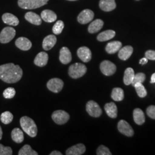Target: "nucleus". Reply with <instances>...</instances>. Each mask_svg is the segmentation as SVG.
I'll return each instance as SVG.
<instances>
[{"label":"nucleus","instance_id":"39","mask_svg":"<svg viewBox=\"0 0 155 155\" xmlns=\"http://www.w3.org/2000/svg\"><path fill=\"white\" fill-rule=\"evenodd\" d=\"M148 116L152 119H155V106H150L147 109Z\"/></svg>","mask_w":155,"mask_h":155},{"label":"nucleus","instance_id":"43","mask_svg":"<svg viewBox=\"0 0 155 155\" xmlns=\"http://www.w3.org/2000/svg\"><path fill=\"white\" fill-rule=\"evenodd\" d=\"M150 83H155V73L153 74L152 77H151V80H150Z\"/></svg>","mask_w":155,"mask_h":155},{"label":"nucleus","instance_id":"22","mask_svg":"<svg viewBox=\"0 0 155 155\" xmlns=\"http://www.w3.org/2000/svg\"><path fill=\"white\" fill-rule=\"evenodd\" d=\"M25 18L28 22L36 25H40L42 22L41 18L36 13L32 12H27L25 15Z\"/></svg>","mask_w":155,"mask_h":155},{"label":"nucleus","instance_id":"42","mask_svg":"<svg viewBox=\"0 0 155 155\" xmlns=\"http://www.w3.org/2000/svg\"><path fill=\"white\" fill-rule=\"evenodd\" d=\"M50 155H62V153H61V152H59V151L54 150V151H52V152L50 153Z\"/></svg>","mask_w":155,"mask_h":155},{"label":"nucleus","instance_id":"30","mask_svg":"<svg viewBox=\"0 0 155 155\" xmlns=\"http://www.w3.org/2000/svg\"><path fill=\"white\" fill-rule=\"evenodd\" d=\"M111 97L115 101H121L124 98V90L119 87L114 88L112 90Z\"/></svg>","mask_w":155,"mask_h":155},{"label":"nucleus","instance_id":"44","mask_svg":"<svg viewBox=\"0 0 155 155\" xmlns=\"http://www.w3.org/2000/svg\"><path fill=\"white\" fill-rule=\"evenodd\" d=\"M2 130L0 126V140L2 139Z\"/></svg>","mask_w":155,"mask_h":155},{"label":"nucleus","instance_id":"6","mask_svg":"<svg viewBox=\"0 0 155 155\" xmlns=\"http://www.w3.org/2000/svg\"><path fill=\"white\" fill-rule=\"evenodd\" d=\"M52 118L56 124L63 125L68 122L70 119V115L64 110H56L52 114Z\"/></svg>","mask_w":155,"mask_h":155},{"label":"nucleus","instance_id":"3","mask_svg":"<svg viewBox=\"0 0 155 155\" xmlns=\"http://www.w3.org/2000/svg\"><path fill=\"white\" fill-rule=\"evenodd\" d=\"M87 72V68L83 64L76 63L70 66L68 68V74L73 79H78L83 77Z\"/></svg>","mask_w":155,"mask_h":155},{"label":"nucleus","instance_id":"2","mask_svg":"<svg viewBox=\"0 0 155 155\" xmlns=\"http://www.w3.org/2000/svg\"><path fill=\"white\" fill-rule=\"evenodd\" d=\"M20 125L22 130L31 137L36 136L38 127L33 120L27 116H24L20 119Z\"/></svg>","mask_w":155,"mask_h":155},{"label":"nucleus","instance_id":"34","mask_svg":"<svg viewBox=\"0 0 155 155\" xmlns=\"http://www.w3.org/2000/svg\"><path fill=\"white\" fill-rule=\"evenodd\" d=\"M64 22L61 20H59L56 22L52 28V31L55 35H59L62 32L64 28Z\"/></svg>","mask_w":155,"mask_h":155},{"label":"nucleus","instance_id":"27","mask_svg":"<svg viewBox=\"0 0 155 155\" xmlns=\"http://www.w3.org/2000/svg\"><path fill=\"white\" fill-rule=\"evenodd\" d=\"M133 119L137 125H141L145 122V115L144 112L140 109L137 108L133 111Z\"/></svg>","mask_w":155,"mask_h":155},{"label":"nucleus","instance_id":"8","mask_svg":"<svg viewBox=\"0 0 155 155\" xmlns=\"http://www.w3.org/2000/svg\"><path fill=\"white\" fill-rule=\"evenodd\" d=\"M100 70L104 75L110 76L116 71V66L109 61H104L100 64Z\"/></svg>","mask_w":155,"mask_h":155},{"label":"nucleus","instance_id":"20","mask_svg":"<svg viewBox=\"0 0 155 155\" xmlns=\"http://www.w3.org/2000/svg\"><path fill=\"white\" fill-rule=\"evenodd\" d=\"M133 51L132 47L130 45L125 46L119 50L118 57L122 61H127L132 55Z\"/></svg>","mask_w":155,"mask_h":155},{"label":"nucleus","instance_id":"31","mask_svg":"<svg viewBox=\"0 0 155 155\" xmlns=\"http://www.w3.org/2000/svg\"><path fill=\"white\" fill-rule=\"evenodd\" d=\"M18 155H38V153L33 150L29 145H25L20 150Z\"/></svg>","mask_w":155,"mask_h":155},{"label":"nucleus","instance_id":"18","mask_svg":"<svg viewBox=\"0 0 155 155\" xmlns=\"http://www.w3.org/2000/svg\"><path fill=\"white\" fill-rule=\"evenodd\" d=\"M57 39L55 36L50 35L45 38L43 41V48L45 51H48L52 48L56 43Z\"/></svg>","mask_w":155,"mask_h":155},{"label":"nucleus","instance_id":"5","mask_svg":"<svg viewBox=\"0 0 155 155\" xmlns=\"http://www.w3.org/2000/svg\"><path fill=\"white\" fill-rule=\"evenodd\" d=\"M16 31L13 28L7 27L4 28L0 33V43L6 44L8 43L15 38Z\"/></svg>","mask_w":155,"mask_h":155},{"label":"nucleus","instance_id":"15","mask_svg":"<svg viewBox=\"0 0 155 155\" xmlns=\"http://www.w3.org/2000/svg\"><path fill=\"white\" fill-rule=\"evenodd\" d=\"M15 45L17 48L22 51H28L32 47L31 41L29 39L24 37H20L17 39Z\"/></svg>","mask_w":155,"mask_h":155},{"label":"nucleus","instance_id":"28","mask_svg":"<svg viewBox=\"0 0 155 155\" xmlns=\"http://www.w3.org/2000/svg\"><path fill=\"white\" fill-rule=\"evenodd\" d=\"M115 35V31L113 30H107L100 33L97 36V40L100 41H105L113 39Z\"/></svg>","mask_w":155,"mask_h":155},{"label":"nucleus","instance_id":"4","mask_svg":"<svg viewBox=\"0 0 155 155\" xmlns=\"http://www.w3.org/2000/svg\"><path fill=\"white\" fill-rule=\"evenodd\" d=\"M49 0H18V5L24 9H33L45 5Z\"/></svg>","mask_w":155,"mask_h":155},{"label":"nucleus","instance_id":"16","mask_svg":"<svg viewBox=\"0 0 155 155\" xmlns=\"http://www.w3.org/2000/svg\"><path fill=\"white\" fill-rule=\"evenodd\" d=\"M48 61V55L45 52H41L39 53L34 60L35 65L39 67L46 66Z\"/></svg>","mask_w":155,"mask_h":155},{"label":"nucleus","instance_id":"7","mask_svg":"<svg viewBox=\"0 0 155 155\" xmlns=\"http://www.w3.org/2000/svg\"><path fill=\"white\" fill-rule=\"evenodd\" d=\"M86 109L89 115L93 117H99L102 113L100 106L94 101H89L86 104Z\"/></svg>","mask_w":155,"mask_h":155},{"label":"nucleus","instance_id":"10","mask_svg":"<svg viewBox=\"0 0 155 155\" xmlns=\"http://www.w3.org/2000/svg\"><path fill=\"white\" fill-rule=\"evenodd\" d=\"M94 13L90 9H84L81 12L78 16V22L82 24H86L92 21L94 18Z\"/></svg>","mask_w":155,"mask_h":155},{"label":"nucleus","instance_id":"19","mask_svg":"<svg viewBox=\"0 0 155 155\" xmlns=\"http://www.w3.org/2000/svg\"><path fill=\"white\" fill-rule=\"evenodd\" d=\"M2 19L5 24L12 26H17L19 24L18 18L9 13H6L4 14L2 17Z\"/></svg>","mask_w":155,"mask_h":155},{"label":"nucleus","instance_id":"46","mask_svg":"<svg viewBox=\"0 0 155 155\" xmlns=\"http://www.w3.org/2000/svg\"><path fill=\"white\" fill-rule=\"evenodd\" d=\"M137 1H139V0H137Z\"/></svg>","mask_w":155,"mask_h":155},{"label":"nucleus","instance_id":"24","mask_svg":"<svg viewBox=\"0 0 155 155\" xmlns=\"http://www.w3.org/2000/svg\"><path fill=\"white\" fill-rule=\"evenodd\" d=\"M104 108L108 116L112 118H116L117 116V107L116 105L114 102L106 104Z\"/></svg>","mask_w":155,"mask_h":155},{"label":"nucleus","instance_id":"9","mask_svg":"<svg viewBox=\"0 0 155 155\" xmlns=\"http://www.w3.org/2000/svg\"><path fill=\"white\" fill-rule=\"evenodd\" d=\"M64 86L63 81L59 78H52L47 82V88L53 93H58L61 91Z\"/></svg>","mask_w":155,"mask_h":155},{"label":"nucleus","instance_id":"37","mask_svg":"<svg viewBox=\"0 0 155 155\" xmlns=\"http://www.w3.org/2000/svg\"><path fill=\"white\" fill-rule=\"evenodd\" d=\"M97 155H111V153L105 145H101L97 150Z\"/></svg>","mask_w":155,"mask_h":155},{"label":"nucleus","instance_id":"25","mask_svg":"<svg viewBox=\"0 0 155 155\" xmlns=\"http://www.w3.org/2000/svg\"><path fill=\"white\" fill-rule=\"evenodd\" d=\"M104 21L101 19H97L89 25L88 31L90 33L98 32L104 26Z\"/></svg>","mask_w":155,"mask_h":155},{"label":"nucleus","instance_id":"26","mask_svg":"<svg viewBox=\"0 0 155 155\" xmlns=\"http://www.w3.org/2000/svg\"><path fill=\"white\" fill-rule=\"evenodd\" d=\"M11 137L12 140L16 143H22L24 139V133L22 130L18 127L13 129L12 131Z\"/></svg>","mask_w":155,"mask_h":155},{"label":"nucleus","instance_id":"29","mask_svg":"<svg viewBox=\"0 0 155 155\" xmlns=\"http://www.w3.org/2000/svg\"><path fill=\"white\" fill-rule=\"evenodd\" d=\"M135 74L132 68H127L125 71L124 77V82L126 85H129L132 84L133 82V79L134 77Z\"/></svg>","mask_w":155,"mask_h":155},{"label":"nucleus","instance_id":"41","mask_svg":"<svg viewBox=\"0 0 155 155\" xmlns=\"http://www.w3.org/2000/svg\"><path fill=\"white\" fill-rule=\"evenodd\" d=\"M148 59L145 57V58H143L141 59H140V64L141 65H144L145 64H147L148 63Z\"/></svg>","mask_w":155,"mask_h":155},{"label":"nucleus","instance_id":"38","mask_svg":"<svg viewBox=\"0 0 155 155\" xmlns=\"http://www.w3.org/2000/svg\"><path fill=\"white\" fill-rule=\"evenodd\" d=\"M13 151L10 147H5L0 144V155H12Z\"/></svg>","mask_w":155,"mask_h":155},{"label":"nucleus","instance_id":"13","mask_svg":"<svg viewBox=\"0 0 155 155\" xmlns=\"http://www.w3.org/2000/svg\"><path fill=\"white\" fill-rule=\"evenodd\" d=\"M59 60L61 63L67 64L70 63L72 60L71 53L70 50L66 47H63L60 51Z\"/></svg>","mask_w":155,"mask_h":155},{"label":"nucleus","instance_id":"36","mask_svg":"<svg viewBox=\"0 0 155 155\" xmlns=\"http://www.w3.org/2000/svg\"><path fill=\"white\" fill-rule=\"evenodd\" d=\"M16 94V90L13 87H8L3 92V96L6 99H11L15 97Z\"/></svg>","mask_w":155,"mask_h":155},{"label":"nucleus","instance_id":"45","mask_svg":"<svg viewBox=\"0 0 155 155\" xmlns=\"http://www.w3.org/2000/svg\"><path fill=\"white\" fill-rule=\"evenodd\" d=\"M68 1H77V0H68Z\"/></svg>","mask_w":155,"mask_h":155},{"label":"nucleus","instance_id":"40","mask_svg":"<svg viewBox=\"0 0 155 155\" xmlns=\"http://www.w3.org/2000/svg\"><path fill=\"white\" fill-rule=\"evenodd\" d=\"M145 56L148 59L155 61V51L148 50L145 52Z\"/></svg>","mask_w":155,"mask_h":155},{"label":"nucleus","instance_id":"14","mask_svg":"<svg viewBox=\"0 0 155 155\" xmlns=\"http://www.w3.org/2000/svg\"><path fill=\"white\" fill-rule=\"evenodd\" d=\"M86 151V147L83 144H78L67 150V155H81Z\"/></svg>","mask_w":155,"mask_h":155},{"label":"nucleus","instance_id":"11","mask_svg":"<svg viewBox=\"0 0 155 155\" xmlns=\"http://www.w3.org/2000/svg\"><path fill=\"white\" fill-rule=\"evenodd\" d=\"M118 129L121 133L128 137L133 136L134 134L132 127L125 120L120 121L118 124Z\"/></svg>","mask_w":155,"mask_h":155},{"label":"nucleus","instance_id":"12","mask_svg":"<svg viewBox=\"0 0 155 155\" xmlns=\"http://www.w3.org/2000/svg\"><path fill=\"white\" fill-rule=\"evenodd\" d=\"M78 56L83 62H89L91 59V52L88 47H82L77 51Z\"/></svg>","mask_w":155,"mask_h":155},{"label":"nucleus","instance_id":"33","mask_svg":"<svg viewBox=\"0 0 155 155\" xmlns=\"http://www.w3.org/2000/svg\"><path fill=\"white\" fill-rule=\"evenodd\" d=\"M134 87H135L136 91L140 97L144 98L146 97L147 95V91L142 83H137L134 86Z\"/></svg>","mask_w":155,"mask_h":155},{"label":"nucleus","instance_id":"21","mask_svg":"<svg viewBox=\"0 0 155 155\" xmlns=\"http://www.w3.org/2000/svg\"><path fill=\"white\" fill-rule=\"evenodd\" d=\"M122 43L118 41H114L109 43L106 46V51L109 54H113L116 53L121 49Z\"/></svg>","mask_w":155,"mask_h":155},{"label":"nucleus","instance_id":"35","mask_svg":"<svg viewBox=\"0 0 155 155\" xmlns=\"http://www.w3.org/2000/svg\"><path fill=\"white\" fill-rule=\"evenodd\" d=\"M145 79V75L144 73L140 72L134 75L132 84L134 86L137 83H143L144 82Z\"/></svg>","mask_w":155,"mask_h":155},{"label":"nucleus","instance_id":"17","mask_svg":"<svg viewBox=\"0 0 155 155\" xmlns=\"http://www.w3.org/2000/svg\"><path fill=\"white\" fill-rule=\"evenodd\" d=\"M100 8L105 12H110L116 8L115 0H100Z\"/></svg>","mask_w":155,"mask_h":155},{"label":"nucleus","instance_id":"32","mask_svg":"<svg viewBox=\"0 0 155 155\" xmlns=\"http://www.w3.org/2000/svg\"><path fill=\"white\" fill-rule=\"evenodd\" d=\"M0 119L3 124L7 125L12 122L13 119V116L10 111H6L1 114Z\"/></svg>","mask_w":155,"mask_h":155},{"label":"nucleus","instance_id":"1","mask_svg":"<svg viewBox=\"0 0 155 155\" xmlns=\"http://www.w3.org/2000/svg\"><path fill=\"white\" fill-rule=\"evenodd\" d=\"M22 69L18 65L7 63L0 66V79L6 83H15L22 77Z\"/></svg>","mask_w":155,"mask_h":155},{"label":"nucleus","instance_id":"23","mask_svg":"<svg viewBox=\"0 0 155 155\" xmlns=\"http://www.w3.org/2000/svg\"><path fill=\"white\" fill-rule=\"evenodd\" d=\"M41 18L45 22H53L57 19V16L54 12L47 9L41 12Z\"/></svg>","mask_w":155,"mask_h":155}]
</instances>
